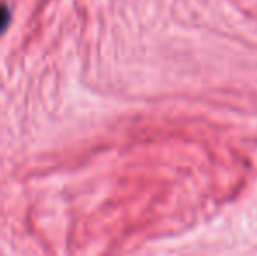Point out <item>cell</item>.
I'll return each instance as SVG.
<instances>
[{
    "mask_svg": "<svg viewBox=\"0 0 257 256\" xmlns=\"http://www.w3.org/2000/svg\"><path fill=\"white\" fill-rule=\"evenodd\" d=\"M7 23H9V11L0 9V32L7 27Z\"/></svg>",
    "mask_w": 257,
    "mask_h": 256,
    "instance_id": "6da1fadb",
    "label": "cell"
}]
</instances>
